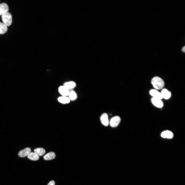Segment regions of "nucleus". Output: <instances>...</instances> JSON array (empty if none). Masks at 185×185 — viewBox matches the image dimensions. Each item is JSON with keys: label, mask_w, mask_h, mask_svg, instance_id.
<instances>
[{"label": "nucleus", "mask_w": 185, "mask_h": 185, "mask_svg": "<svg viewBox=\"0 0 185 185\" xmlns=\"http://www.w3.org/2000/svg\"><path fill=\"white\" fill-rule=\"evenodd\" d=\"M151 83L156 89L160 90L162 89L164 85V82L163 80L157 76L155 77L152 79Z\"/></svg>", "instance_id": "obj_1"}, {"label": "nucleus", "mask_w": 185, "mask_h": 185, "mask_svg": "<svg viewBox=\"0 0 185 185\" xmlns=\"http://www.w3.org/2000/svg\"><path fill=\"white\" fill-rule=\"evenodd\" d=\"M3 23L7 26H10L12 23V17L10 13L7 12L2 15Z\"/></svg>", "instance_id": "obj_2"}, {"label": "nucleus", "mask_w": 185, "mask_h": 185, "mask_svg": "<svg viewBox=\"0 0 185 185\" xmlns=\"http://www.w3.org/2000/svg\"><path fill=\"white\" fill-rule=\"evenodd\" d=\"M121 121V118L118 116L112 117L109 122L110 126L112 127H117Z\"/></svg>", "instance_id": "obj_3"}, {"label": "nucleus", "mask_w": 185, "mask_h": 185, "mask_svg": "<svg viewBox=\"0 0 185 185\" xmlns=\"http://www.w3.org/2000/svg\"><path fill=\"white\" fill-rule=\"evenodd\" d=\"M151 101L152 104L157 107L161 108L163 106V103L161 99L152 97L151 99Z\"/></svg>", "instance_id": "obj_4"}, {"label": "nucleus", "mask_w": 185, "mask_h": 185, "mask_svg": "<svg viewBox=\"0 0 185 185\" xmlns=\"http://www.w3.org/2000/svg\"><path fill=\"white\" fill-rule=\"evenodd\" d=\"M31 151V149L28 147L20 151L18 153V156L21 157H24L27 156Z\"/></svg>", "instance_id": "obj_5"}, {"label": "nucleus", "mask_w": 185, "mask_h": 185, "mask_svg": "<svg viewBox=\"0 0 185 185\" xmlns=\"http://www.w3.org/2000/svg\"><path fill=\"white\" fill-rule=\"evenodd\" d=\"M58 91L62 96H68L70 91V90L64 86H59L58 88Z\"/></svg>", "instance_id": "obj_6"}, {"label": "nucleus", "mask_w": 185, "mask_h": 185, "mask_svg": "<svg viewBox=\"0 0 185 185\" xmlns=\"http://www.w3.org/2000/svg\"><path fill=\"white\" fill-rule=\"evenodd\" d=\"M100 120L101 123L105 126H107L109 123L108 114L104 113L101 115Z\"/></svg>", "instance_id": "obj_7"}, {"label": "nucleus", "mask_w": 185, "mask_h": 185, "mask_svg": "<svg viewBox=\"0 0 185 185\" xmlns=\"http://www.w3.org/2000/svg\"><path fill=\"white\" fill-rule=\"evenodd\" d=\"M150 95L153 97L162 99L163 98L161 93L156 89H152L149 92Z\"/></svg>", "instance_id": "obj_8"}, {"label": "nucleus", "mask_w": 185, "mask_h": 185, "mask_svg": "<svg viewBox=\"0 0 185 185\" xmlns=\"http://www.w3.org/2000/svg\"><path fill=\"white\" fill-rule=\"evenodd\" d=\"M63 86L70 91L74 88L76 87V84L74 81H70L65 82Z\"/></svg>", "instance_id": "obj_9"}, {"label": "nucleus", "mask_w": 185, "mask_h": 185, "mask_svg": "<svg viewBox=\"0 0 185 185\" xmlns=\"http://www.w3.org/2000/svg\"><path fill=\"white\" fill-rule=\"evenodd\" d=\"M8 5L5 3L0 4V15H2L8 12Z\"/></svg>", "instance_id": "obj_10"}, {"label": "nucleus", "mask_w": 185, "mask_h": 185, "mask_svg": "<svg viewBox=\"0 0 185 185\" xmlns=\"http://www.w3.org/2000/svg\"><path fill=\"white\" fill-rule=\"evenodd\" d=\"M173 134L171 131L166 130L162 132L161 134V136L163 138L171 139L173 137Z\"/></svg>", "instance_id": "obj_11"}, {"label": "nucleus", "mask_w": 185, "mask_h": 185, "mask_svg": "<svg viewBox=\"0 0 185 185\" xmlns=\"http://www.w3.org/2000/svg\"><path fill=\"white\" fill-rule=\"evenodd\" d=\"M161 93L163 98L166 99H169L171 96V92L166 89H163Z\"/></svg>", "instance_id": "obj_12"}, {"label": "nucleus", "mask_w": 185, "mask_h": 185, "mask_svg": "<svg viewBox=\"0 0 185 185\" xmlns=\"http://www.w3.org/2000/svg\"><path fill=\"white\" fill-rule=\"evenodd\" d=\"M55 157V154L53 152H50L45 155L43 156L45 160H50L54 159Z\"/></svg>", "instance_id": "obj_13"}, {"label": "nucleus", "mask_w": 185, "mask_h": 185, "mask_svg": "<svg viewBox=\"0 0 185 185\" xmlns=\"http://www.w3.org/2000/svg\"><path fill=\"white\" fill-rule=\"evenodd\" d=\"M58 100L59 102L63 104L69 103L70 101L68 97L64 96L59 97L58 98Z\"/></svg>", "instance_id": "obj_14"}, {"label": "nucleus", "mask_w": 185, "mask_h": 185, "mask_svg": "<svg viewBox=\"0 0 185 185\" xmlns=\"http://www.w3.org/2000/svg\"><path fill=\"white\" fill-rule=\"evenodd\" d=\"M27 158L33 161H36L39 159V156L34 152H31L28 155Z\"/></svg>", "instance_id": "obj_15"}, {"label": "nucleus", "mask_w": 185, "mask_h": 185, "mask_svg": "<svg viewBox=\"0 0 185 185\" xmlns=\"http://www.w3.org/2000/svg\"><path fill=\"white\" fill-rule=\"evenodd\" d=\"M68 96L70 100L74 101L76 100L77 98V95L75 92L72 90L70 91Z\"/></svg>", "instance_id": "obj_16"}, {"label": "nucleus", "mask_w": 185, "mask_h": 185, "mask_svg": "<svg viewBox=\"0 0 185 185\" xmlns=\"http://www.w3.org/2000/svg\"><path fill=\"white\" fill-rule=\"evenodd\" d=\"M34 152L36 154L39 156L43 155L45 152V150L42 148H38L35 149Z\"/></svg>", "instance_id": "obj_17"}, {"label": "nucleus", "mask_w": 185, "mask_h": 185, "mask_svg": "<svg viewBox=\"0 0 185 185\" xmlns=\"http://www.w3.org/2000/svg\"><path fill=\"white\" fill-rule=\"evenodd\" d=\"M7 30V27L3 23L0 22V34L5 33Z\"/></svg>", "instance_id": "obj_18"}, {"label": "nucleus", "mask_w": 185, "mask_h": 185, "mask_svg": "<svg viewBox=\"0 0 185 185\" xmlns=\"http://www.w3.org/2000/svg\"><path fill=\"white\" fill-rule=\"evenodd\" d=\"M55 182L53 180L50 181L47 185H55Z\"/></svg>", "instance_id": "obj_19"}, {"label": "nucleus", "mask_w": 185, "mask_h": 185, "mask_svg": "<svg viewBox=\"0 0 185 185\" xmlns=\"http://www.w3.org/2000/svg\"><path fill=\"white\" fill-rule=\"evenodd\" d=\"M185 46H184L182 49V52H184L185 51Z\"/></svg>", "instance_id": "obj_20"}]
</instances>
